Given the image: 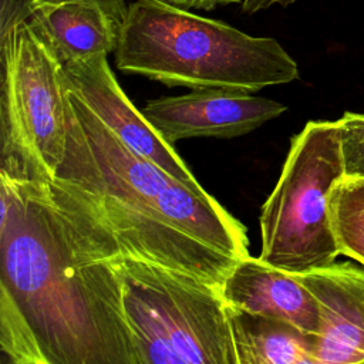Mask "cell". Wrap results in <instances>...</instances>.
Wrapping results in <instances>:
<instances>
[{"instance_id":"obj_16","label":"cell","mask_w":364,"mask_h":364,"mask_svg":"<svg viewBox=\"0 0 364 364\" xmlns=\"http://www.w3.org/2000/svg\"><path fill=\"white\" fill-rule=\"evenodd\" d=\"M168 3L176 4L179 7H188V9H205L212 10L213 7L219 4H230V3H242V0H165Z\"/></svg>"},{"instance_id":"obj_6","label":"cell","mask_w":364,"mask_h":364,"mask_svg":"<svg viewBox=\"0 0 364 364\" xmlns=\"http://www.w3.org/2000/svg\"><path fill=\"white\" fill-rule=\"evenodd\" d=\"M1 40V154L23 158L51 178L64 159L67 118L61 64L27 20Z\"/></svg>"},{"instance_id":"obj_12","label":"cell","mask_w":364,"mask_h":364,"mask_svg":"<svg viewBox=\"0 0 364 364\" xmlns=\"http://www.w3.org/2000/svg\"><path fill=\"white\" fill-rule=\"evenodd\" d=\"M237 364H316L313 337L297 326L228 304Z\"/></svg>"},{"instance_id":"obj_8","label":"cell","mask_w":364,"mask_h":364,"mask_svg":"<svg viewBox=\"0 0 364 364\" xmlns=\"http://www.w3.org/2000/svg\"><path fill=\"white\" fill-rule=\"evenodd\" d=\"M282 102L235 88H199L148 101L141 109L171 144L185 138H233L282 115Z\"/></svg>"},{"instance_id":"obj_9","label":"cell","mask_w":364,"mask_h":364,"mask_svg":"<svg viewBox=\"0 0 364 364\" xmlns=\"http://www.w3.org/2000/svg\"><path fill=\"white\" fill-rule=\"evenodd\" d=\"M318 304L316 364H364V266L333 262L293 273Z\"/></svg>"},{"instance_id":"obj_11","label":"cell","mask_w":364,"mask_h":364,"mask_svg":"<svg viewBox=\"0 0 364 364\" xmlns=\"http://www.w3.org/2000/svg\"><path fill=\"white\" fill-rule=\"evenodd\" d=\"M60 64L115 51L119 28L91 3L37 4L27 18Z\"/></svg>"},{"instance_id":"obj_5","label":"cell","mask_w":364,"mask_h":364,"mask_svg":"<svg viewBox=\"0 0 364 364\" xmlns=\"http://www.w3.org/2000/svg\"><path fill=\"white\" fill-rule=\"evenodd\" d=\"M343 173L337 121H309L293 135L277 183L262 206L260 259L290 273L336 262L340 250L328 198Z\"/></svg>"},{"instance_id":"obj_10","label":"cell","mask_w":364,"mask_h":364,"mask_svg":"<svg viewBox=\"0 0 364 364\" xmlns=\"http://www.w3.org/2000/svg\"><path fill=\"white\" fill-rule=\"evenodd\" d=\"M220 293L232 307L286 320L311 337L318 333V304L310 290L293 273L260 257L249 255L237 260Z\"/></svg>"},{"instance_id":"obj_2","label":"cell","mask_w":364,"mask_h":364,"mask_svg":"<svg viewBox=\"0 0 364 364\" xmlns=\"http://www.w3.org/2000/svg\"><path fill=\"white\" fill-rule=\"evenodd\" d=\"M63 85L67 144L54 183L121 253L222 286L250 255L245 226L206 191H193L129 148Z\"/></svg>"},{"instance_id":"obj_1","label":"cell","mask_w":364,"mask_h":364,"mask_svg":"<svg viewBox=\"0 0 364 364\" xmlns=\"http://www.w3.org/2000/svg\"><path fill=\"white\" fill-rule=\"evenodd\" d=\"M0 347L13 364H136L112 237L37 166L0 164Z\"/></svg>"},{"instance_id":"obj_3","label":"cell","mask_w":364,"mask_h":364,"mask_svg":"<svg viewBox=\"0 0 364 364\" xmlns=\"http://www.w3.org/2000/svg\"><path fill=\"white\" fill-rule=\"evenodd\" d=\"M117 67L168 87L259 91L299 78L296 60L272 37H255L165 0L128 6Z\"/></svg>"},{"instance_id":"obj_4","label":"cell","mask_w":364,"mask_h":364,"mask_svg":"<svg viewBox=\"0 0 364 364\" xmlns=\"http://www.w3.org/2000/svg\"><path fill=\"white\" fill-rule=\"evenodd\" d=\"M136 364H237L220 286L114 250Z\"/></svg>"},{"instance_id":"obj_17","label":"cell","mask_w":364,"mask_h":364,"mask_svg":"<svg viewBox=\"0 0 364 364\" xmlns=\"http://www.w3.org/2000/svg\"><path fill=\"white\" fill-rule=\"evenodd\" d=\"M296 0H242L240 6H242V10L246 11V13H256V11H260V10H266L272 6H289L291 3H294Z\"/></svg>"},{"instance_id":"obj_15","label":"cell","mask_w":364,"mask_h":364,"mask_svg":"<svg viewBox=\"0 0 364 364\" xmlns=\"http://www.w3.org/2000/svg\"><path fill=\"white\" fill-rule=\"evenodd\" d=\"M67 1H82V3H91L101 7L119 30L128 10V7L125 6V0H1L0 33H4L7 28H10L18 21L27 20L30 16V11L37 4H55V3H67Z\"/></svg>"},{"instance_id":"obj_14","label":"cell","mask_w":364,"mask_h":364,"mask_svg":"<svg viewBox=\"0 0 364 364\" xmlns=\"http://www.w3.org/2000/svg\"><path fill=\"white\" fill-rule=\"evenodd\" d=\"M337 121L344 178L364 179V114L346 111Z\"/></svg>"},{"instance_id":"obj_13","label":"cell","mask_w":364,"mask_h":364,"mask_svg":"<svg viewBox=\"0 0 364 364\" xmlns=\"http://www.w3.org/2000/svg\"><path fill=\"white\" fill-rule=\"evenodd\" d=\"M328 212L340 255L364 266V179L343 176L330 192Z\"/></svg>"},{"instance_id":"obj_7","label":"cell","mask_w":364,"mask_h":364,"mask_svg":"<svg viewBox=\"0 0 364 364\" xmlns=\"http://www.w3.org/2000/svg\"><path fill=\"white\" fill-rule=\"evenodd\" d=\"M61 78L135 152L176 181L205 192L173 144L168 142L118 84L105 54L61 64Z\"/></svg>"}]
</instances>
